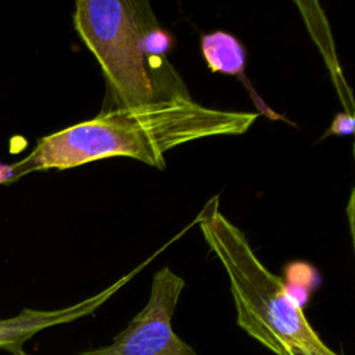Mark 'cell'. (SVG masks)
Segmentation results:
<instances>
[{
    "label": "cell",
    "mask_w": 355,
    "mask_h": 355,
    "mask_svg": "<svg viewBox=\"0 0 355 355\" xmlns=\"http://www.w3.org/2000/svg\"><path fill=\"white\" fill-rule=\"evenodd\" d=\"M255 112L204 107L187 96L159 98L132 108H110L42 137L21 162L31 169H69L92 161L128 157L164 169V155L189 141L245 133Z\"/></svg>",
    "instance_id": "6da1fadb"
},
{
    "label": "cell",
    "mask_w": 355,
    "mask_h": 355,
    "mask_svg": "<svg viewBox=\"0 0 355 355\" xmlns=\"http://www.w3.org/2000/svg\"><path fill=\"white\" fill-rule=\"evenodd\" d=\"M211 251L225 268L239 326L275 355H340L305 318L284 282L255 255L244 233L220 211L218 197L196 218Z\"/></svg>",
    "instance_id": "7a4b0ae2"
},
{
    "label": "cell",
    "mask_w": 355,
    "mask_h": 355,
    "mask_svg": "<svg viewBox=\"0 0 355 355\" xmlns=\"http://www.w3.org/2000/svg\"><path fill=\"white\" fill-rule=\"evenodd\" d=\"M154 22L147 1L78 0L75 4V31L101 68L112 108L161 98L141 51V35Z\"/></svg>",
    "instance_id": "3957f363"
},
{
    "label": "cell",
    "mask_w": 355,
    "mask_h": 355,
    "mask_svg": "<svg viewBox=\"0 0 355 355\" xmlns=\"http://www.w3.org/2000/svg\"><path fill=\"white\" fill-rule=\"evenodd\" d=\"M184 280L171 268H161L153 277L144 308L107 347L79 355H197L172 329V316Z\"/></svg>",
    "instance_id": "277c9868"
},
{
    "label": "cell",
    "mask_w": 355,
    "mask_h": 355,
    "mask_svg": "<svg viewBox=\"0 0 355 355\" xmlns=\"http://www.w3.org/2000/svg\"><path fill=\"white\" fill-rule=\"evenodd\" d=\"M157 255L158 252L153 254L135 270L122 276L114 284L78 304L53 311H37L25 308L17 316L0 319V349H6L11 355L24 352V344L36 333L57 324L73 322L79 318L93 313L97 308H100V305L110 300L119 288H122L137 272H140Z\"/></svg>",
    "instance_id": "5b68a950"
},
{
    "label": "cell",
    "mask_w": 355,
    "mask_h": 355,
    "mask_svg": "<svg viewBox=\"0 0 355 355\" xmlns=\"http://www.w3.org/2000/svg\"><path fill=\"white\" fill-rule=\"evenodd\" d=\"M202 57L212 72L243 75L245 50L241 42L225 31H215L201 37Z\"/></svg>",
    "instance_id": "8992f818"
},
{
    "label": "cell",
    "mask_w": 355,
    "mask_h": 355,
    "mask_svg": "<svg viewBox=\"0 0 355 355\" xmlns=\"http://www.w3.org/2000/svg\"><path fill=\"white\" fill-rule=\"evenodd\" d=\"M173 46L171 33L162 29L158 22L148 25L141 35V51L146 57H162Z\"/></svg>",
    "instance_id": "52a82bcc"
},
{
    "label": "cell",
    "mask_w": 355,
    "mask_h": 355,
    "mask_svg": "<svg viewBox=\"0 0 355 355\" xmlns=\"http://www.w3.org/2000/svg\"><path fill=\"white\" fill-rule=\"evenodd\" d=\"M354 126H355V119L354 115L343 111L340 114H337L330 125V128L327 129L324 136L329 135H336V136H348L352 135L354 132Z\"/></svg>",
    "instance_id": "ba28073f"
},
{
    "label": "cell",
    "mask_w": 355,
    "mask_h": 355,
    "mask_svg": "<svg viewBox=\"0 0 355 355\" xmlns=\"http://www.w3.org/2000/svg\"><path fill=\"white\" fill-rule=\"evenodd\" d=\"M15 355H26V354H25V351H24V352H19V354H15Z\"/></svg>",
    "instance_id": "9c48e42d"
}]
</instances>
